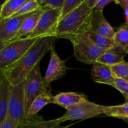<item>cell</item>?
I'll return each instance as SVG.
<instances>
[{"label": "cell", "instance_id": "cell-1", "mask_svg": "<svg viewBox=\"0 0 128 128\" xmlns=\"http://www.w3.org/2000/svg\"><path fill=\"white\" fill-rule=\"evenodd\" d=\"M56 39L55 36L39 38L20 61L11 67L1 71V74L8 79L12 86L24 82L36 65L40 63L42 58L51 51Z\"/></svg>", "mask_w": 128, "mask_h": 128}, {"label": "cell", "instance_id": "cell-2", "mask_svg": "<svg viewBox=\"0 0 128 128\" xmlns=\"http://www.w3.org/2000/svg\"><path fill=\"white\" fill-rule=\"evenodd\" d=\"M93 12L94 10L89 8L83 1L76 10L60 21L55 36L70 40L75 36L86 34L90 31Z\"/></svg>", "mask_w": 128, "mask_h": 128}, {"label": "cell", "instance_id": "cell-3", "mask_svg": "<svg viewBox=\"0 0 128 128\" xmlns=\"http://www.w3.org/2000/svg\"><path fill=\"white\" fill-rule=\"evenodd\" d=\"M38 40L24 38L10 42L0 51V70H6L20 61Z\"/></svg>", "mask_w": 128, "mask_h": 128}, {"label": "cell", "instance_id": "cell-4", "mask_svg": "<svg viewBox=\"0 0 128 128\" xmlns=\"http://www.w3.org/2000/svg\"><path fill=\"white\" fill-rule=\"evenodd\" d=\"M70 41L73 44L74 56L78 61L87 64L94 65L104 52V50L96 46L86 34L72 38Z\"/></svg>", "mask_w": 128, "mask_h": 128}, {"label": "cell", "instance_id": "cell-5", "mask_svg": "<svg viewBox=\"0 0 128 128\" xmlns=\"http://www.w3.org/2000/svg\"><path fill=\"white\" fill-rule=\"evenodd\" d=\"M48 90L49 89L45 85L44 79L41 76L40 63H39L30 72L24 82L26 116H27L28 112L32 102Z\"/></svg>", "mask_w": 128, "mask_h": 128}, {"label": "cell", "instance_id": "cell-6", "mask_svg": "<svg viewBox=\"0 0 128 128\" xmlns=\"http://www.w3.org/2000/svg\"><path fill=\"white\" fill-rule=\"evenodd\" d=\"M61 14V10L46 8L41 15L35 30L25 38L39 39L48 36H55L60 21Z\"/></svg>", "mask_w": 128, "mask_h": 128}, {"label": "cell", "instance_id": "cell-7", "mask_svg": "<svg viewBox=\"0 0 128 128\" xmlns=\"http://www.w3.org/2000/svg\"><path fill=\"white\" fill-rule=\"evenodd\" d=\"M8 116L18 128L26 122L24 82L11 87Z\"/></svg>", "mask_w": 128, "mask_h": 128}, {"label": "cell", "instance_id": "cell-8", "mask_svg": "<svg viewBox=\"0 0 128 128\" xmlns=\"http://www.w3.org/2000/svg\"><path fill=\"white\" fill-rule=\"evenodd\" d=\"M106 106L90 102L88 100L68 109L66 112L60 118L62 122L68 121L84 120L104 114Z\"/></svg>", "mask_w": 128, "mask_h": 128}, {"label": "cell", "instance_id": "cell-9", "mask_svg": "<svg viewBox=\"0 0 128 128\" xmlns=\"http://www.w3.org/2000/svg\"><path fill=\"white\" fill-rule=\"evenodd\" d=\"M51 58L48 67L44 77V81L47 88L50 89L52 82L61 79L66 75L68 68L66 65V61L62 60L55 50L54 46L51 49Z\"/></svg>", "mask_w": 128, "mask_h": 128}, {"label": "cell", "instance_id": "cell-10", "mask_svg": "<svg viewBox=\"0 0 128 128\" xmlns=\"http://www.w3.org/2000/svg\"><path fill=\"white\" fill-rule=\"evenodd\" d=\"M32 13L14 16L0 21V41L11 42L20 31L25 20Z\"/></svg>", "mask_w": 128, "mask_h": 128}, {"label": "cell", "instance_id": "cell-11", "mask_svg": "<svg viewBox=\"0 0 128 128\" xmlns=\"http://www.w3.org/2000/svg\"><path fill=\"white\" fill-rule=\"evenodd\" d=\"M90 31L113 40L116 31L103 14V12L94 11L90 22Z\"/></svg>", "mask_w": 128, "mask_h": 128}, {"label": "cell", "instance_id": "cell-12", "mask_svg": "<svg viewBox=\"0 0 128 128\" xmlns=\"http://www.w3.org/2000/svg\"><path fill=\"white\" fill-rule=\"evenodd\" d=\"M12 84L8 79L1 74L0 82V124L7 118L8 107L11 98Z\"/></svg>", "mask_w": 128, "mask_h": 128}, {"label": "cell", "instance_id": "cell-13", "mask_svg": "<svg viewBox=\"0 0 128 128\" xmlns=\"http://www.w3.org/2000/svg\"><path fill=\"white\" fill-rule=\"evenodd\" d=\"M86 95L78 92H61L53 96L52 104L61 106L66 110L87 101Z\"/></svg>", "mask_w": 128, "mask_h": 128}, {"label": "cell", "instance_id": "cell-14", "mask_svg": "<svg viewBox=\"0 0 128 128\" xmlns=\"http://www.w3.org/2000/svg\"><path fill=\"white\" fill-rule=\"evenodd\" d=\"M91 75L95 82L113 87L116 78L110 66L100 63L94 64L91 68Z\"/></svg>", "mask_w": 128, "mask_h": 128}, {"label": "cell", "instance_id": "cell-15", "mask_svg": "<svg viewBox=\"0 0 128 128\" xmlns=\"http://www.w3.org/2000/svg\"><path fill=\"white\" fill-rule=\"evenodd\" d=\"M46 10V8L41 6L38 11L32 12L23 22L20 31L12 41L22 39L23 36L26 37L31 34L36 28L41 15Z\"/></svg>", "mask_w": 128, "mask_h": 128}, {"label": "cell", "instance_id": "cell-16", "mask_svg": "<svg viewBox=\"0 0 128 128\" xmlns=\"http://www.w3.org/2000/svg\"><path fill=\"white\" fill-rule=\"evenodd\" d=\"M52 99L53 96L50 90H48L46 92L39 96L30 106L26 116V121H30L34 118L37 116V114L46 105L52 104Z\"/></svg>", "mask_w": 128, "mask_h": 128}, {"label": "cell", "instance_id": "cell-17", "mask_svg": "<svg viewBox=\"0 0 128 128\" xmlns=\"http://www.w3.org/2000/svg\"><path fill=\"white\" fill-rule=\"evenodd\" d=\"M27 0H6L1 5L0 21L11 18L20 10Z\"/></svg>", "mask_w": 128, "mask_h": 128}, {"label": "cell", "instance_id": "cell-18", "mask_svg": "<svg viewBox=\"0 0 128 128\" xmlns=\"http://www.w3.org/2000/svg\"><path fill=\"white\" fill-rule=\"evenodd\" d=\"M62 123L60 119L45 121L42 116H36L32 120L27 121L18 128H53Z\"/></svg>", "mask_w": 128, "mask_h": 128}, {"label": "cell", "instance_id": "cell-19", "mask_svg": "<svg viewBox=\"0 0 128 128\" xmlns=\"http://www.w3.org/2000/svg\"><path fill=\"white\" fill-rule=\"evenodd\" d=\"M126 55L118 52L114 50L105 51L97 60V63L112 66L124 61Z\"/></svg>", "mask_w": 128, "mask_h": 128}, {"label": "cell", "instance_id": "cell-20", "mask_svg": "<svg viewBox=\"0 0 128 128\" xmlns=\"http://www.w3.org/2000/svg\"><path fill=\"white\" fill-rule=\"evenodd\" d=\"M86 35L96 46H98L104 51L112 50L116 46V44L112 39L98 35L91 31L88 32Z\"/></svg>", "mask_w": 128, "mask_h": 128}, {"label": "cell", "instance_id": "cell-21", "mask_svg": "<svg viewBox=\"0 0 128 128\" xmlns=\"http://www.w3.org/2000/svg\"><path fill=\"white\" fill-rule=\"evenodd\" d=\"M116 46L128 52V23L125 22L118 28L113 38Z\"/></svg>", "mask_w": 128, "mask_h": 128}, {"label": "cell", "instance_id": "cell-22", "mask_svg": "<svg viewBox=\"0 0 128 128\" xmlns=\"http://www.w3.org/2000/svg\"><path fill=\"white\" fill-rule=\"evenodd\" d=\"M104 114L107 116L125 120L128 119V102L118 106H106Z\"/></svg>", "mask_w": 128, "mask_h": 128}, {"label": "cell", "instance_id": "cell-23", "mask_svg": "<svg viewBox=\"0 0 128 128\" xmlns=\"http://www.w3.org/2000/svg\"><path fill=\"white\" fill-rule=\"evenodd\" d=\"M41 7L38 0H27L13 17L32 13L38 11Z\"/></svg>", "mask_w": 128, "mask_h": 128}, {"label": "cell", "instance_id": "cell-24", "mask_svg": "<svg viewBox=\"0 0 128 128\" xmlns=\"http://www.w3.org/2000/svg\"><path fill=\"white\" fill-rule=\"evenodd\" d=\"M84 0H64L63 6L61 10V14L60 21L67 15L76 10L81 4Z\"/></svg>", "mask_w": 128, "mask_h": 128}, {"label": "cell", "instance_id": "cell-25", "mask_svg": "<svg viewBox=\"0 0 128 128\" xmlns=\"http://www.w3.org/2000/svg\"><path fill=\"white\" fill-rule=\"evenodd\" d=\"M110 67L116 78L126 79L128 78V62L124 61Z\"/></svg>", "mask_w": 128, "mask_h": 128}, {"label": "cell", "instance_id": "cell-26", "mask_svg": "<svg viewBox=\"0 0 128 128\" xmlns=\"http://www.w3.org/2000/svg\"><path fill=\"white\" fill-rule=\"evenodd\" d=\"M113 87L122 93L126 100V102H128V81L127 80L116 78Z\"/></svg>", "mask_w": 128, "mask_h": 128}, {"label": "cell", "instance_id": "cell-27", "mask_svg": "<svg viewBox=\"0 0 128 128\" xmlns=\"http://www.w3.org/2000/svg\"><path fill=\"white\" fill-rule=\"evenodd\" d=\"M40 6L51 10H61L64 0H38Z\"/></svg>", "mask_w": 128, "mask_h": 128}, {"label": "cell", "instance_id": "cell-28", "mask_svg": "<svg viewBox=\"0 0 128 128\" xmlns=\"http://www.w3.org/2000/svg\"><path fill=\"white\" fill-rule=\"evenodd\" d=\"M114 2V0H98L97 4L94 9V11L96 12H103V9L105 6L108 5L109 4Z\"/></svg>", "mask_w": 128, "mask_h": 128}, {"label": "cell", "instance_id": "cell-29", "mask_svg": "<svg viewBox=\"0 0 128 128\" xmlns=\"http://www.w3.org/2000/svg\"><path fill=\"white\" fill-rule=\"evenodd\" d=\"M114 2L118 4L124 10L126 22L128 23V0H115Z\"/></svg>", "mask_w": 128, "mask_h": 128}, {"label": "cell", "instance_id": "cell-30", "mask_svg": "<svg viewBox=\"0 0 128 128\" xmlns=\"http://www.w3.org/2000/svg\"><path fill=\"white\" fill-rule=\"evenodd\" d=\"M0 128H18V127L8 116L6 120L2 123L0 124Z\"/></svg>", "mask_w": 128, "mask_h": 128}, {"label": "cell", "instance_id": "cell-31", "mask_svg": "<svg viewBox=\"0 0 128 128\" xmlns=\"http://www.w3.org/2000/svg\"><path fill=\"white\" fill-rule=\"evenodd\" d=\"M84 1L89 8L94 10L95 6L98 2V0H84Z\"/></svg>", "mask_w": 128, "mask_h": 128}, {"label": "cell", "instance_id": "cell-32", "mask_svg": "<svg viewBox=\"0 0 128 128\" xmlns=\"http://www.w3.org/2000/svg\"><path fill=\"white\" fill-rule=\"evenodd\" d=\"M71 126V125H69V126H60V125H59V126H56V127H54L53 128H69Z\"/></svg>", "mask_w": 128, "mask_h": 128}, {"label": "cell", "instance_id": "cell-33", "mask_svg": "<svg viewBox=\"0 0 128 128\" xmlns=\"http://www.w3.org/2000/svg\"><path fill=\"white\" fill-rule=\"evenodd\" d=\"M125 122H126L128 124V119H125V120H123Z\"/></svg>", "mask_w": 128, "mask_h": 128}, {"label": "cell", "instance_id": "cell-34", "mask_svg": "<svg viewBox=\"0 0 128 128\" xmlns=\"http://www.w3.org/2000/svg\"><path fill=\"white\" fill-rule=\"evenodd\" d=\"M124 80H127V81H128V78H126V79H124Z\"/></svg>", "mask_w": 128, "mask_h": 128}]
</instances>
